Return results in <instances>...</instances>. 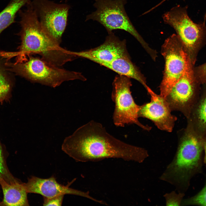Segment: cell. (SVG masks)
I'll use <instances>...</instances> for the list:
<instances>
[{"instance_id": "ba28073f", "label": "cell", "mask_w": 206, "mask_h": 206, "mask_svg": "<svg viewBox=\"0 0 206 206\" xmlns=\"http://www.w3.org/2000/svg\"><path fill=\"white\" fill-rule=\"evenodd\" d=\"M161 53L165 59V65L160 86V95L165 98L184 72L187 54L179 37L175 34L165 40Z\"/></svg>"}, {"instance_id": "7402d4cb", "label": "cell", "mask_w": 206, "mask_h": 206, "mask_svg": "<svg viewBox=\"0 0 206 206\" xmlns=\"http://www.w3.org/2000/svg\"><path fill=\"white\" fill-rule=\"evenodd\" d=\"M64 195H61L51 198L43 197L44 206H61Z\"/></svg>"}, {"instance_id": "9a60e30c", "label": "cell", "mask_w": 206, "mask_h": 206, "mask_svg": "<svg viewBox=\"0 0 206 206\" xmlns=\"http://www.w3.org/2000/svg\"><path fill=\"white\" fill-rule=\"evenodd\" d=\"M92 61L112 70L119 75L136 80L145 88L147 86L144 77L132 62L129 56L118 58L109 62L98 60Z\"/></svg>"}, {"instance_id": "603a6c76", "label": "cell", "mask_w": 206, "mask_h": 206, "mask_svg": "<svg viewBox=\"0 0 206 206\" xmlns=\"http://www.w3.org/2000/svg\"><path fill=\"white\" fill-rule=\"evenodd\" d=\"M203 138V150L205 152V157L204 158V162L206 166V135L202 136Z\"/></svg>"}, {"instance_id": "2e32d148", "label": "cell", "mask_w": 206, "mask_h": 206, "mask_svg": "<svg viewBox=\"0 0 206 206\" xmlns=\"http://www.w3.org/2000/svg\"><path fill=\"white\" fill-rule=\"evenodd\" d=\"M189 120L198 133L206 135V91L199 97L192 111Z\"/></svg>"}, {"instance_id": "cb8c5ba5", "label": "cell", "mask_w": 206, "mask_h": 206, "mask_svg": "<svg viewBox=\"0 0 206 206\" xmlns=\"http://www.w3.org/2000/svg\"><path fill=\"white\" fill-rule=\"evenodd\" d=\"M67 0H66V1Z\"/></svg>"}, {"instance_id": "3957f363", "label": "cell", "mask_w": 206, "mask_h": 206, "mask_svg": "<svg viewBox=\"0 0 206 206\" xmlns=\"http://www.w3.org/2000/svg\"><path fill=\"white\" fill-rule=\"evenodd\" d=\"M187 120V125L180 136L174 159L161 178L175 185L179 193H183L193 177L201 172L203 150L202 136Z\"/></svg>"}, {"instance_id": "d6986e66", "label": "cell", "mask_w": 206, "mask_h": 206, "mask_svg": "<svg viewBox=\"0 0 206 206\" xmlns=\"http://www.w3.org/2000/svg\"><path fill=\"white\" fill-rule=\"evenodd\" d=\"M181 204L183 205H195L206 206V183L204 187L197 195L182 200Z\"/></svg>"}, {"instance_id": "8992f818", "label": "cell", "mask_w": 206, "mask_h": 206, "mask_svg": "<svg viewBox=\"0 0 206 206\" xmlns=\"http://www.w3.org/2000/svg\"><path fill=\"white\" fill-rule=\"evenodd\" d=\"M187 7H174L163 16L165 23L175 30L183 48L194 64L199 47L206 35L205 22H193L189 17Z\"/></svg>"}, {"instance_id": "ac0fdd59", "label": "cell", "mask_w": 206, "mask_h": 206, "mask_svg": "<svg viewBox=\"0 0 206 206\" xmlns=\"http://www.w3.org/2000/svg\"><path fill=\"white\" fill-rule=\"evenodd\" d=\"M6 58L0 56V102L9 94L15 81V75L5 65Z\"/></svg>"}, {"instance_id": "30bf717a", "label": "cell", "mask_w": 206, "mask_h": 206, "mask_svg": "<svg viewBox=\"0 0 206 206\" xmlns=\"http://www.w3.org/2000/svg\"><path fill=\"white\" fill-rule=\"evenodd\" d=\"M31 3L42 28L60 44L67 26L70 5L49 0H33Z\"/></svg>"}, {"instance_id": "9c48e42d", "label": "cell", "mask_w": 206, "mask_h": 206, "mask_svg": "<svg viewBox=\"0 0 206 206\" xmlns=\"http://www.w3.org/2000/svg\"><path fill=\"white\" fill-rule=\"evenodd\" d=\"M185 60L183 74L165 98L172 111L181 112L187 119L199 97L197 94V81L193 64L187 55Z\"/></svg>"}, {"instance_id": "6da1fadb", "label": "cell", "mask_w": 206, "mask_h": 206, "mask_svg": "<svg viewBox=\"0 0 206 206\" xmlns=\"http://www.w3.org/2000/svg\"><path fill=\"white\" fill-rule=\"evenodd\" d=\"M62 149L77 162H96L109 158L140 162L148 156L142 148L126 143L109 133L102 125L91 120L66 137Z\"/></svg>"}, {"instance_id": "7c38bea8", "label": "cell", "mask_w": 206, "mask_h": 206, "mask_svg": "<svg viewBox=\"0 0 206 206\" xmlns=\"http://www.w3.org/2000/svg\"><path fill=\"white\" fill-rule=\"evenodd\" d=\"M23 184L28 193L39 194L43 197L51 198L69 194L83 197L100 203L102 202L101 200L91 197L88 191H83L60 184L54 176L43 179L32 176L28 178L27 182L23 183Z\"/></svg>"}, {"instance_id": "5bb4252c", "label": "cell", "mask_w": 206, "mask_h": 206, "mask_svg": "<svg viewBox=\"0 0 206 206\" xmlns=\"http://www.w3.org/2000/svg\"><path fill=\"white\" fill-rule=\"evenodd\" d=\"M0 185L3 195L1 206H29L27 191L23 183L19 180L9 183L0 177Z\"/></svg>"}, {"instance_id": "ffe728a7", "label": "cell", "mask_w": 206, "mask_h": 206, "mask_svg": "<svg viewBox=\"0 0 206 206\" xmlns=\"http://www.w3.org/2000/svg\"><path fill=\"white\" fill-rule=\"evenodd\" d=\"M184 193H179V194L175 192L165 195L166 204L168 206H179L181 204Z\"/></svg>"}, {"instance_id": "44dd1931", "label": "cell", "mask_w": 206, "mask_h": 206, "mask_svg": "<svg viewBox=\"0 0 206 206\" xmlns=\"http://www.w3.org/2000/svg\"><path fill=\"white\" fill-rule=\"evenodd\" d=\"M197 81L201 83H206V63L197 67L194 71Z\"/></svg>"}, {"instance_id": "5b68a950", "label": "cell", "mask_w": 206, "mask_h": 206, "mask_svg": "<svg viewBox=\"0 0 206 206\" xmlns=\"http://www.w3.org/2000/svg\"><path fill=\"white\" fill-rule=\"evenodd\" d=\"M96 10L86 17L85 21H97L108 33L114 30L125 31L132 35L148 53L152 50L139 34L129 18L125 9L127 0H94Z\"/></svg>"}, {"instance_id": "277c9868", "label": "cell", "mask_w": 206, "mask_h": 206, "mask_svg": "<svg viewBox=\"0 0 206 206\" xmlns=\"http://www.w3.org/2000/svg\"><path fill=\"white\" fill-rule=\"evenodd\" d=\"M6 60L8 69L15 75L34 82L56 87L64 82L86 80L81 73L60 68L42 59L29 56L21 62H11Z\"/></svg>"}, {"instance_id": "4fadbf2b", "label": "cell", "mask_w": 206, "mask_h": 206, "mask_svg": "<svg viewBox=\"0 0 206 206\" xmlns=\"http://www.w3.org/2000/svg\"><path fill=\"white\" fill-rule=\"evenodd\" d=\"M72 53L77 57L92 61L98 60L109 62L118 58L129 56L126 47V41L121 40L112 32L108 34L104 42L96 48Z\"/></svg>"}, {"instance_id": "7a4b0ae2", "label": "cell", "mask_w": 206, "mask_h": 206, "mask_svg": "<svg viewBox=\"0 0 206 206\" xmlns=\"http://www.w3.org/2000/svg\"><path fill=\"white\" fill-rule=\"evenodd\" d=\"M25 6V9H20L18 13L21 29L16 35L20 37L21 41L17 48L15 62H21L29 56L38 54L46 62L59 67L77 57L71 51L61 47L44 31L31 1Z\"/></svg>"}, {"instance_id": "52a82bcc", "label": "cell", "mask_w": 206, "mask_h": 206, "mask_svg": "<svg viewBox=\"0 0 206 206\" xmlns=\"http://www.w3.org/2000/svg\"><path fill=\"white\" fill-rule=\"evenodd\" d=\"M131 86L128 77L119 75L114 78L111 95L114 103L113 123L115 126L121 127L125 124H135L144 130H150V127L142 124L138 120L140 106L135 103L132 96Z\"/></svg>"}, {"instance_id": "8fae6325", "label": "cell", "mask_w": 206, "mask_h": 206, "mask_svg": "<svg viewBox=\"0 0 206 206\" xmlns=\"http://www.w3.org/2000/svg\"><path fill=\"white\" fill-rule=\"evenodd\" d=\"M146 89L151 96V100L140 106L139 117L149 119L159 129L171 132L177 117L171 114L172 110L165 98L156 94L148 86Z\"/></svg>"}, {"instance_id": "e0dca14e", "label": "cell", "mask_w": 206, "mask_h": 206, "mask_svg": "<svg viewBox=\"0 0 206 206\" xmlns=\"http://www.w3.org/2000/svg\"><path fill=\"white\" fill-rule=\"evenodd\" d=\"M29 0H11L0 12V35L4 30L16 22L17 14Z\"/></svg>"}]
</instances>
